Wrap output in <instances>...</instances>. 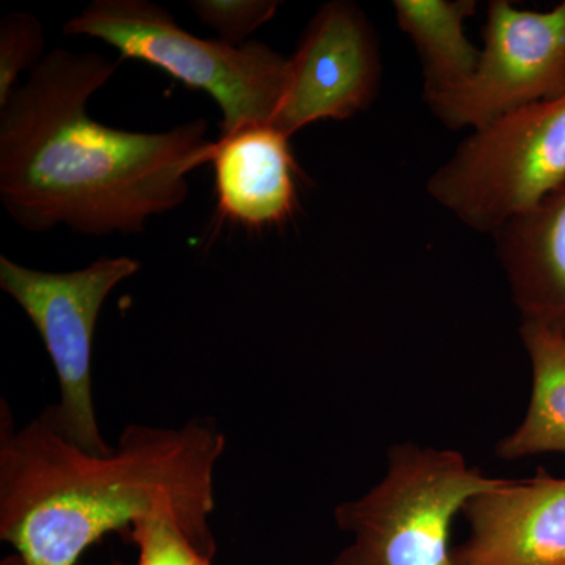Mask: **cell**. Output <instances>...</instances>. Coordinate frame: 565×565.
<instances>
[{
  "mask_svg": "<svg viewBox=\"0 0 565 565\" xmlns=\"http://www.w3.org/2000/svg\"><path fill=\"white\" fill-rule=\"evenodd\" d=\"M120 63L55 47L0 104V200L25 232L141 234L188 200L189 174L211 163L204 118L163 132L90 118L88 102Z\"/></svg>",
  "mask_w": 565,
  "mask_h": 565,
  "instance_id": "1",
  "label": "cell"
},
{
  "mask_svg": "<svg viewBox=\"0 0 565 565\" xmlns=\"http://www.w3.org/2000/svg\"><path fill=\"white\" fill-rule=\"evenodd\" d=\"M0 415V539L24 565H77L150 516L173 520L214 557V471L226 448L217 423L129 424L109 455H92L44 412L20 429L3 401Z\"/></svg>",
  "mask_w": 565,
  "mask_h": 565,
  "instance_id": "2",
  "label": "cell"
},
{
  "mask_svg": "<svg viewBox=\"0 0 565 565\" xmlns=\"http://www.w3.org/2000/svg\"><path fill=\"white\" fill-rule=\"evenodd\" d=\"M63 35L90 36L121 61L148 63L192 90L207 93L222 111L221 136L273 125L289 82V57L263 41L232 46L203 40L150 0H93L63 25Z\"/></svg>",
  "mask_w": 565,
  "mask_h": 565,
  "instance_id": "3",
  "label": "cell"
},
{
  "mask_svg": "<svg viewBox=\"0 0 565 565\" xmlns=\"http://www.w3.org/2000/svg\"><path fill=\"white\" fill-rule=\"evenodd\" d=\"M500 481L456 449L394 445L384 478L334 509L337 526L353 539L330 565H456V515Z\"/></svg>",
  "mask_w": 565,
  "mask_h": 565,
  "instance_id": "4",
  "label": "cell"
},
{
  "mask_svg": "<svg viewBox=\"0 0 565 565\" xmlns=\"http://www.w3.org/2000/svg\"><path fill=\"white\" fill-rule=\"evenodd\" d=\"M565 181V93L473 131L427 180L435 203L493 234Z\"/></svg>",
  "mask_w": 565,
  "mask_h": 565,
  "instance_id": "5",
  "label": "cell"
},
{
  "mask_svg": "<svg viewBox=\"0 0 565 565\" xmlns=\"http://www.w3.org/2000/svg\"><path fill=\"white\" fill-rule=\"evenodd\" d=\"M139 270L131 256H103L70 273H44L0 256V288L29 316L57 374L61 403L43 412L92 455L114 449L104 441L93 403L96 323L111 291Z\"/></svg>",
  "mask_w": 565,
  "mask_h": 565,
  "instance_id": "6",
  "label": "cell"
},
{
  "mask_svg": "<svg viewBox=\"0 0 565 565\" xmlns=\"http://www.w3.org/2000/svg\"><path fill=\"white\" fill-rule=\"evenodd\" d=\"M565 93V0L550 11L515 9L492 0L473 76L451 90L427 93L446 128H486L531 104Z\"/></svg>",
  "mask_w": 565,
  "mask_h": 565,
  "instance_id": "7",
  "label": "cell"
},
{
  "mask_svg": "<svg viewBox=\"0 0 565 565\" xmlns=\"http://www.w3.org/2000/svg\"><path fill=\"white\" fill-rule=\"evenodd\" d=\"M373 24L359 6L332 0L316 11L292 57L273 126L291 139L316 121H343L366 110L381 85Z\"/></svg>",
  "mask_w": 565,
  "mask_h": 565,
  "instance_id": "8",
  "label": "cell"
},
{
  "mask_svg": "<svg viewBox=\"0 0 565 565\" xmlns=\"http://www.w3.org/2000/svg\"><path fill=\"white\" fill-rule=\"evenodd\" d=\"M456 565H565V478L501 479L463 505Z\"/></svg>",
  "mask_w": 565,
  "mask_h": 565,
  "instance_id": "9",
  "label": "cell"
},
{
  "mask_svg": "<svg viewBox=\"0 0 565 565\" xmlns=\"http://www.w3.org/2000/svg\"><path fill=\"white\" fill-rule=\"evenodd\" d=\"M217 211L248 230L281 225L297 206V163L289 137L273 125L237 129L215 141Z\"/></svg>",
  "mask_w": 565,
  "mask_h": 565,
  "instance_id": "10",
  "label": "cell"
},
{
  "mask_svg": "<svg viewBox=\"0 0 565 565\" xmlns=\"http://www.w3.org/2000/svg\"><path fill=\"white\" fill-rule=\"evenodd\" d=\"M493 237L522 321L565 333V181Z\"/></svg>",
  "mask_w": 565,
  "mask_h": 565,
  "instance_id": "11",
  "label": "cell"
},
{
  "mask_svg": "<svg viewBox=\"0 0 565 565\" xmlns=\"http://www.w3.org/2000/svg\"><path fill=\"white\" fill-rule=\"evenodd\" d=\"M520 338L530 356L533 390L525 419L497 445L500 459L565 455V333L544 323L522 321Z\"/></svg>",
  "mask_w": 565,
  "mask_h": 565,
  "instance_id": "12",
  "label": "cell"
},
{
  "mask_svg": "<svg viewBox=\"0 0 565 565\" xmlns=\"http://www.w3.org/2000/svg\"><path fill=\"white\" fill-rule=\"evenodd\" d=\"M401 31L414 41L424 71V95L451 90L473 76L481 51L465 35L475 0H394Z\"/></svg>",
  "mask_w": 565,
  "mask_h": 565,
  "instance_id": "13",
  "label": "cell"
},
{
  "mask_svg": "<svg viewBox=\"0 0 565 565\" xmlns=\"http://www.w3.org/2000/svg\"><path fill=\"white\" fill-rule=\"evenodd\" d=\"M46 36L35 14L11 11L0 20V104L9 98L25 71L44 58Z\"/></svg>",
  "mask_w": 565,
  "mask_h": 565,
  "instance_id": "14",
  "label": "cell"
},
{
  "mask_svg": "<svg viewBox=\"0 0 565 565\" xmlns=\"http://www.w3.org/2000/svg\"><path fill=\"white\" fill-rule=\"evenodd\" d=\"M191 10L223 43L243 46L248 36L273 20L280 9L278 0H191Z\"/></svg>",
  "mask_w": 565,
  "mask_h": 565,
  "instance_id": "15",
  "label": "cell"
},
{
  "mask_svg": "<svg viewBox=\"0 0 565 565\" xmlns=\"http://www.w3.org/2000/svg\"><path fill=\"white\" fill-rule=\"evenodd\" d=\"M129 539L139 548L137 565H212L189 535L167 516L140 520L129 530Z\"/></svg>",
  "mask_w": 565,
  "mask_h": 565,
  "instance_id": "16",
  "label": "cell"
},
{
  "mask_svg": "<svg viewBox=\"0 0 565 565\" xmlns=\"http://www.w3.org/2000/svg\"><path fill=\"white\" fill-rule=\"evenodd\" d=\"M2 565H24L20 559V556H11L9 559L3 561Z\"/></svg>",
  "mask_w": 565,
  "mask_h": 565,
  "instance_id": "17",
  "label": "cell"
},
{
  "mask_svg": "<svg viewBox=\"0 0 565 565\" xmlns=\"http://www.w3.org/2000/svg\"><path fill=\"white\" fill-rule=\"evenodd\" d=\"M111 565H122V564H121V563H118V561H115V563H114V564H111Z\"/></svg>",
  "mask_w": 565,
  "mask_h": 565,
  "instance_id": "18",
  "label": "cell"
}]
</instances>
